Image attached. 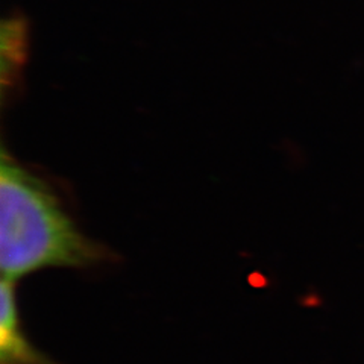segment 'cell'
Listing matches in <instances>:
<instances>
[{
    "label": "cell",
    "instance_id": "obj_1",
    "mask_svg": "<svg viewBox=\"0 0 364 364\" xmlns=\"http://www.w3.org/2000/svg\"><path fill=\"white\" fill-rule=\"evenodd\" d=\"M79 232L49 187L5 152L0 164V269L16 282L46 267H85L104 258Z\"/></svg>",
    "mask_w": 364,
    "mask_h": 364
},
{
    "label": "cell",
    "instance_id": "obj_2",
    "mask_svg": "<svg viewBox=\"0 0 364 364\" xmlns=\"http://www.w3.org/2000/svg\"><path fill=\"white\" fill-rule=\"evenodd\" d=\"M0 364H56L31 345L18 321L14 282L2 279Z\"/></svg>",
    "mask_w": 364,
    "mask_h": 364
}]
</instances>
